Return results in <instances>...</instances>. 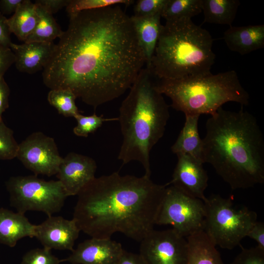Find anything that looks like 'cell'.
Here are the masks:
<instances>
[{"mask_svg": "<svg viewBox=\"0 0 264 264\" xmlns=\"http://www.w3.org/2000/svg\"><path fill=\"white\" fill-rule=\"evenodd\" d=\"M42 73L50 89H68L95 109L130 88L146 64L133 23L120 5L69 17Z\"/></svg>", "mask_w": 264, "mask_h": 264, "instance_id": "6da1fadb", "label": "cell"}, {"mask_svg": "<svg viewBox=\"0 0 264 264\" xmlns=\"http://www.w3.org/2000/svg\"><path fill=\"white\" fill-rule=\"evenodd\" d=\"M166 186L144 175L95 177L78 194L72 219L91 238L119 232L140 242L154 230Z\"/></svg>", "mask_w": 264, "mask_h": 264, "instance_id": "7a4b0ae2", "label": "cell"}, {"mask_svg": "<svg viewBox=\"0 0 264 264\" xmlns=\"http://www.w3.org/2000/svg\"><path fill=\"white\" fill-rule=\"evenodd\" d=\"M203 161L232 190L264 183V138L256 118L220 108L206 123Z\"/></svg>", "mask_w": 264, "mask_h": 264, "instance_id": "3957f363", "label": "cell"}, {"mask_svg": "<svg viewBox=\"0 0 264 264\" xmlns=\"http://www.w3.org/2000/svg\"><path fill=\"white\" fill-rule=\"evenodd\" d=\"M154 76L143 68L119 109L118 120L123 137L118 159L122 165L139 162L144 176L151 175L150 154L164 135L170 117L169 106L156 88Z\"/></svg>", "mask_w": 264, "mask_h": 264, "instance_id": "277c9868", "label": "cell"}, {"mask_svg": "<svg viewBox=\"0 0 264 264\" xmlns=\"http://www.w3.org/2000/svg\"><path fill=\"white\" fill-rule=\"evenodd\" d=\"M213 42L210 33L192 19L166 21L148 69L159 80H184L208 75L216 58Z\"/></svg>", "mask_w": 264, "mask_h": 264, "instance_id": "5b68a950", "label": "cell"}, {"mask_svg": "<svg viewBox=\"0 0 264 264\" xmlns=\"http://www.w3.org/2000/svg\"><path fill=\"white\" fill-rule=\"evenodd\" d=\"M156 88L171 99L174 109L185 115H212L227 102L246 106L249 101L233 70L188 79H161Z\"/></svg>", "mask_w": 264, "mask_h": 264, "instance_id": "8992f818", "label": "cell"}, {"mask_svg": "<svg viewBox=\"0 0 264 264\" xmlns=\"http://www.w3.org/2000/svg\"><path fill=\"white\" fill-rule=\"evenodd\" d=\"M203 230L217 246L232 249L240 244L257 221V214L246 207H236L231 198L212 195L203 201Z\"/></svg>", "mask_w": 264, "mask_h": 264, "instance_id": "52a82bcc", "label": "cell"}, {"mask_svg": "<svg viewBox=\"0 0 264 264\" xmlns=\"http://www.w3.org/2000/svg\"><path fill=\"white\" fill-rule=\"evenodd\" d=\"M5 185L11 206L24 214L35 211L52 216L61 211L68 197L58 180L46 181L36 175L11 176Z\"/></svg>", "mask_w": 264, "mask_h": 264, "instance_id": "ba28073f", "label": "cell"}, {"mask_svg": "<svg viewBox=\"0 0 264 264\" xmlns=\"http://www.w3.org/2000/svg\"><path fill=\"white\" fill-rule=\"evenodd\" d=\"M205 213L203 200L167 185L155 224L171 225L180 236L187 237L203 230Z\"/></svg>", "mask_w": 264, "mask_h": 264, "instance_id": "9c48e42d", "label": "cell"}, {"mask_svg": "<svg viewBox=\"0 0 264 264\" xmlns=\"http://www.w3.org/2000/svg\"><path fill=\"white\" fill-rule=\"evenodd\" d=\"M16 157L36 176L56 175L63 160L53 138L41 132L28 135L21 143Z\"/></svg>", "mask_w": 264, "mask_h": 264, "instance_id": "30bf717a", "label": "cell"}, {"mask_svg": "<svg viewBox=\"0 0 264 264\" xmlns=\"http://www.w3.org/2000/svg\"><path fill=\"white\" fill-rule=\"evenodd\" d=\"M187 240L173 228L153 230L141 242L139 254L147 264H185Z\"/></svg>", "mask_w": 264, "mask_h": 264, "instance_id": "8fae6325", "label": "cell"}, {"mask_svg": "<svg viewBox=\"0 0 264 264\" xmlns=\"http://www.w3.org/2000/svg\"><path fill=\"white\" fill-rule=\"evenodd\" d=\"M96 169L91 157L70 152L63 158L56 175L67 196H75L95 177Z\"/></svg>", "mask_w": 264, "mask_h": 264, "instance_id": "7c38bea8", "label": "cell"}, {"mask_svg": "<svg viewBox=\"0 0 264 264\" xmlns=\"http://www.w3.org/2000/svg\"><path fill=\"white\" fill-rule=\"evenodd\" d=\"M176 155L177 162L172 180L166 184L204 201L207 198L204 192L208 186V176L203 163L187 154Z\"/></svg>", "mask_w": 264, "mask_h": 264, "instance_id": "4fadbf2b", "label": "cell"}, {"mask_svg": "<svg viewBox=\"0 0 264 264\" xmlns=\"http://www.w3.org/2000/svg\"><path fill=\"white\" fill-rule=\"evenodd\" d=\"M80 231L74 219L68 220L61 216H50L35 225L34 237L44 248L72 251Z\"/></svg>", "mask_w": 264, "mask_h": 264, "instance_id": "5bb4252c", "label": "cell"}, {"mask_svg": "<svg viewBox=\"0 0 264 264\" xmlns=\"http://www.w3.org/2000/svg\"><path fill=\"white\" fill-rule=\"evenodd\" d=\"M124 249L111 239L91 238L80 243L61 262L71 264H116Z\"/></svg>", "mask_w": 264, "mask_h": 264, "instance_id": "9a60e30c", "label": "cell"}, {"mask_svg": "<svg viewBox=\"0 0 264 264\" xmlns=\"http://www.w3.org/2000/svg\"><path fill=\"white\" fill-rule=\"evenodd\" d=\"M55 44L48 43H24L18 44L12 43L10 48L15 56V64L22 72L34 73L44 67L49 61Z\"/></svg>", "mask_w": 264, "mask_h": 264, "instance_id": "2e32d148", "label": "cell"}, {"mask_svg": "<svg viewBox=\"0 0 264 264\" xmlns=\"http://www.w3.org/2000/svg\"><path fill=\"white\" fill-rule=\"evenodd\" d=\"M223 39L230 50L244 55L264 47V25H232Z\"/></svg>", "mask_w": 264, "mask_h": 264, "instance_id": "e0dca14e", "label": "cell"}, {"mask_svg": "<svg viewBox=\"0 0 264 264\" xmlns=\"http://www.w3.org/2000/svg\"><path fill=\"white\" fill-rule=\"evenodd\" d=\"M35 225L24 214L0 208V243L13 247L21 239L34 237Z\"/></svg>", "mask_w": 264, "mask_h": 264, "instance_id": "ac0fdd59", "label": "cell"}, {"mask_svg": "<svg viewBox=\"0 0 264 264\" xmlns=\"http://www.w3.org/2000/svg\"><path fill=\"white\" fill-rule=\"evenodd\" d=\"M161 14L146 17H131L137 39L149 68L158 42L162 25Z\"/></svg>", "mask_w": 264, "mask_h": 264, "instance_id": "d6986e66", "label": "cell"}, {"mask_svg": "<svg viewBox=\"0 0 264 264\" xmlns=\"http://www.w3.org/2000/svg\"><path fill=\"white\" fill-rule=\"evenodd\" d=\"M185 121L179 134L171 147L176 154H187L201 162L203 161V141L198 131V115H185Z\"/></svg>", "mask_w": 264, "mask_h": 264, "instance_id": "ffe728a7", "label": "cell"}, {"mask_svg": "<svg viewBox=\"0 0 264 264\" xmlns=\"http://www.w3.org/2000/svg\"><path fill=\"white\" fill-rule=\"evenodd\" d=\"M186 240L185 264H224L216 245L203 230L189 236Z\"/></svg>", "mask_w": 264, "mask_h": 264, "instance_id": "44dd1931", "label": "cell"}, {"mask_svg": "<svg viewBox=\"0 0 264 264\" xmlns=\"http://www.w3.org/2000/svg\"><path fill=\"white\" fill-rule=\"evenodd\" d=\"M39 19L36 4L30 0H23L13 16L7 19V23L10 32L24 42L35 29Z\"/></svg>", "mask_w": 264, "mask_h": 264, "instance_id": "7402d4cb", "label": "cell"}, {"mask_svg": "<svg viewBox=\"0 0 264 264\" xmlns=\"http://www.w3.org/2000/svg\"><path fill=\"white\" fill-rule=\"evenodd\" d=\"M240 3L239 0H202L203 22L232 26Z\"/></svg>", "mask_w": 264, "mask_h": 264, "instance_id": "603a6c76", "label": "cell"}, {"mask_svg": "<svg viewBox=\"0 0 264 264\" xmlns=\"http://www.w3.org/2000/svg\"><path fill=\"white\" fill-rule=\"evenodd\" d=\"M36 5L40 18L39 21L33 32L24 43H48L53 42L57 38H60L64 31L53 15L42 6L37 4Z\"/></svg>", "mask_w": 264, "mask_h": 264, "instance_id": "cb8c5ba5", "label": "cell"}, {"mask_svg": "<svg viewBox=\"0 0 264 264\" xmlns=\"http://www.w3.org/2000/svg\"><path fill=\"white\" fill-rule=\"evenodd\" d=\"M202 0H168L161 13V18L167 20L192 19L202 12Z\"/></svg>", "mask_w": 264, "mask_h": 264, "instance_id": "d4e9b609", "label": "cell"}, {"mask_svg": "<svg viewBox=\"0 0 264 264\" xmlns=\"http://www.w3.org/2000/svg\"><path fill=\"white\" fill-rule=\"evenodd\" d=\"M75 95L68 89H50L47 95V100L60 114L65 117H75L80 114L76 105Z\"/></svg>", "mask_w": 264, "mask_h": 264, "instance_id": "484cf974", "label": "cell"}, {"mask_svg": "<svg viewBox=\"0 0 264 264\" xmlns=\"http://www.w3.org/2000/svg\"><path fill=\"white\" fill-rule=\"evenodd\" d=\"M134 2L132 0H70L66 7L69 17L81 11L124 4L129 5Z\"/></svg>", "mask_w": 264, "mask_h": 264, "instance_id": "4316f807", "label": "cell"}, {"mask_svg": "<svg viewBox=\"0 0 264 264\" xmlns=\"http://www.w3.org/2000/svg\"><path fill=\"white\" fill-rule=\"evenodd\" d=\"M19 144L14 136L13 131L0 121V159L11 160L16 157Z\"/></svg>", "mask_w": 264, "mask_h": 264, "instance_id": "83f0119b", "label": "cell"}, {"mask_svg": "<svg viewBox=\"0 0 264 264\" xmlns=\"http://www.w3.org/2000/svg\"><path fill=\"white\" fill-rule=\"evenodd\" d=\"M74 118L77 121V125L73 129L74 134L78 136L87 137L89 134L93 133L101 127L104 122L113 120L117 118L107 119L95 113L89 116H85L80 113Z\"/></svg>", "mask_w": 264, "mask_h": 264, "instance_id": "f1b7e54d", "label": "cell"}, {"mask_svg": "<svg viewBox=\"0 0 264 264\" xmlns=\"http://www.w3.org/2000/svg\"><path fill=\"white\" fill-rule=\"evenodd\" d=\"M61 262V260L52 254L50 249L43 247L27 251L20 264H59Z\"/></svg>", "mask_w": 264, "mask_h": 264, "instance_id": "f546056e", "label": "cell"}, {"mask_svg": "<svg viewBox=\"0 0 264 264\" xmlns=\"http://www.w3.org/2000/svg\"><path fill=\"white\" fill-rule=\"evenodd\" d=\"M168 0H138L134 6V15L146 17L161 14Z\"/></svg>", "mask_w": 264, "mask_h": 264, "instance_id": "4dcf8cb0", "label": "cell"}, {"mask_svg": "<svg viewBox=\"0 0 264 264\" xmlns=\"http://www.w3.org/2000/svg\"><path fill=\"white\" fill-rule=\"evenodd\" d=\"M230 264H264V250L257 246L242 248Z\"/></svg>", "mask_w": 264, "mask_h": 264, "instance_id": "1f68e13d", "label": "cell"}, {"mask_svg": "<svg viewBox=\"0 0 264 264\" xmlns=\"http://www.w3.org/2000/svg\"><path fill=\"white\" fill-rule=\"evenodd\" d=\"M15 56L10 47L0 45V77L15 63Z\"/></svg>", "mask_w": 264, "mask_h": 264, "instance_id": "d6a6232c", "label": "cell"}, {"mask_svg": "<svg viewBox=\"0 0 264 264\" xmlns=\"http://www.w3.org/2000/svg\"><path fill=\"white\" fill-rule=\"evenodd\" d=\"M255 240L257 246L264 250V224L257 221L249 231L247 236Z\"/></svg>", "mask_w": 264, "mask_h": 264, "instance_id": "836d02e7", "label": "cell"}, {"mask_svg": "<svg viewBox=\"0 0 264 264\" xmlns=\"http://www.w3.org/2000/svg\"><path fill=\"white\" fill-rule=\"evenodd\" d=\"M70 0H38L35 3L38 4L53 15L64 7H66Z\"/></svg>", "mask_w": 264, "mask_h": 264, "instance_id": "e575fe53", "label": "cell"}, {"mask_svg": "<svg viewBox=\"0 0 264 264\" xmlns=\"http://www.w3.org/2000/svg\"><path fill=\"white\" fill-rule=\"evenodd\" d=\"M9 88L5 81L3 76L0 77V121L2 120L3 113L8 108Z\"/></svg>", "mask_w": 264, "mask_h": 264, "instance_id": "d590c367", "label": "cell"}, {"mask_svg": "<svg viewBox=\"0 0 264 264\" xmlns=\"http://www.w3.org/2000/svg\"><path fill=\"white\" fill-rule=\"evenodd\" d=\"M7 19L0 12V45L10 47L12 43L11 40L10 34Z\"/></svg>", "mask_w": 264, "mask_h": 264, "instance_id": "8d00e7d4", "label": "cell"}, {"mask_svg": "<svg viewBox=\"0 0 264 264\" xmlns=\"http://www.w3.org/2000/svg\"><path fill=\"white\" fill-rule=\"evenodd\" d=\"M116 264H147L139 254L129 252L124 250Z\"/></svg>", "mask_w": 264, "mask_h": 264, "instance_id": "74e56055", "label": "cell"}, {"mask_svg": "<svg viewBox=\"0 0 264 264\" xmlns=\"http://www.w3.org/2000/svg\"><path fill=\"white\" fill-rule=\"evenodd\" d=\"M23 0H0V12L4 15L14 13Z\"/></svg>", "mask_w": 264, "mask_h": 264, "instance_id": "f35d334b", "label": "cell"}]
</instances>
